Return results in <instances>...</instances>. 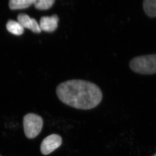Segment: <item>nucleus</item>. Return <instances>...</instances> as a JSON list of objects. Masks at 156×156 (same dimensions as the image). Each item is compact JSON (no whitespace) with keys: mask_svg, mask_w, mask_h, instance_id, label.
Segmentation results:
<instances>
[{"mask_svg":"<svg viewBox=\"0 0 156 156\" xmlns=\"http://www.w3.org/2000/svg\"><path fill=\"white\" fill-rule=\"evenodd\" d=\"M8 31L16 35H20L24 33V28L19 22L13 20L8 21L6 24Z\"/></svg>","mask_w":156,"mask_h":156,"instance_id":"nucleus-9","label":"nucleus"},{"mask_svg":"<svg viewBox=\"0 0 156 156\" xmlns=\"http://www.w3.org/2000/svg\"><path fill=\"white\" fill-rule=\"evenodd\" d=\"M153 156H156V154H155V155H153Z\"/></svg>","mask_w":156,"mask_h":156,"instance_id":"nucleus-11","label":"nucleus"},{"mask_svg":"<svg viewBox=\"0 0 156 156\" xmlns=\"http://www.w3.org/2000/svg\"><path fill=\"white\" fill-rule=\"evenodd\" d=\"M17 20L18 22L24 28H28L34 33H40L41 32L40 25L37 20L34 18L30 17L28 15L25 14H20L18 15Z\"/></svg>","mask_w":156,"mask_h":156,"instance_id":"nucleus-6","label":"nucleus"},{"mask_svg":"<svg viewBox=\"0 0 156 156\" xmlns=\"http://www.w3.org/2000/svg\"><path fill=\"white\" fill-rule=\"evenodd\" d=\"M35 0H11L9 2V7L11 10L26 9L34 4Z\"/></svg>","mask_w":156,"mask_h":156,"instance_id":"nucleus-7","label":"nucleus"},{"mask_svg":"<svg viewBox=\"0 0 156 156\" xmlns=\"http://www.w3.org/2000/svg\"><path fill=\"white\" fill-rule=\"evenodd\" d=\"M62 144L61 136L53 134L45 137L41 144V152L43 155H48L58 149Z\"/></svg>","mask_w":156,"mask_h":156,"instance_id":"nucleus-4","label":"nucleus"},{"mask_svg":"<svg viewBox=\"0 0 156 156\" xmlns=\"http://www.w3.org/2000/svg\"><path fill=\"white\" fill-rule=\"evenodd\" d=\"M0 156H1V155H0Z\"/></svg>","mask_w":156,"mask_h":156,"instance_id":"nucleus-12","label":"nucleus"},{"mask_svg":"<svg viewBox=\"0 0 156 156\" xmlns=\"http://www.w3.org/2000/svg\"><path fill=\"white\" fill-rule=\"evenodd\" d=\"M143 9L146 15L150 18L156 17V0H145Z\"/></svg>","mask_w":156,"mask_h":156,"instance_id":"nucleus-8","label":"nucleus"},{"mask_svg":"<svg viewBox=\"0 0 156 156\" xmlns=\"http://www.w3.org/2000/svg\"><path fill=\"white\" fill-rule=\"evenodd\" d=\"M130 69L133 72L143 75L156 73V54L137 56L129 63Z\"/></svg>","mask_w":156,"mask_h":156,"instance_id":"nucleus-2","label":"nucleus"},{"mask_svg":"<svg viewBox=\"0 0 156 156\" xmlns=\"http://www.w3.org/2000/svg\"><path fill=\"white\" fill-rule=\"evenodd\" d=\"M58 99L76 109L89 110L98 106L102 99L97 85L84 80H72L61 83L56 88Z\"/></svg>","mask_w":156,"mask_h":156,"instance_id":"nucleus-1","label":"nucleus"},{"mask_svg":"<svg viewBox=\"0 0 156 156\" xmlns=\"http://www.w3.org/2000/svg\"><path fill=\"white\" fill-rule=\"evenodd\" d=\"M54 3V0H35L34 5L38 10H45L50 9Z\"/></svg>","mask_w":156,"mask_h":156,"instance_id":"nucleus-10","label":"nucleus"},{"mask_svg":"<svg viewBox=\"0 0 156 156\" xmlns=\"http://www.w3.org/2000/svg\"><path fill=\"white\" fill-rule=\"evenodd\" d=\"M23 124L24 131L27 138L34 139L41 131L43 125V119L35 114H27L24 116Z\"/></svg>","mask_w":156,"mask_h":156,"instance_id":"nucleus-3","label":"nucleus"},{"mask_svg":"<svg viewBox=\"0 0 156 156\" xmlns=\"http://www.w3.org/2000/svg\"><path fill=\"white\" fill-rule=\"evenodd\" d=\"M59 22L58 15H52L51 16H43L40 18V28L41 30L48 33H52L57 29Z\"/></svg>","mask_w":156,"mask_h":156,"instance_id":"nucleus-5","label":"nucleus"}]
</instances>
